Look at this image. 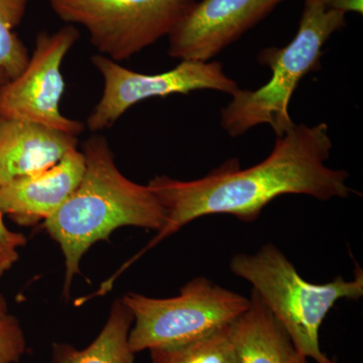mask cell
Wrapping results in <instances>:
<instances>
[{
	"mask_svg": "<svg viewBox=\"0 0 363 363\" xmlns=\"http://www.w3.org/2000/svg\"><path fill=\"white\" fill-rule=\"evenodd\" d=\"M332 147L326 123L295 124L277 138L266 160L250 168L241 169L238 161H228L198 180L155 177L147 186L164 208L167 221L138 255L206 215H233L252 222L279 196L308 195L322 201L347 197L348 174L325 164Z\"/></svg>",
	"mask_w": 363,
	"mask_h": 363,
	"instance_id": "6da1fadb",
	"label": "cell"
},
{
	"mask_svg": "<svg viewBox=\"0 0 363 363\" xmlns=\"http://www.w3.org/2000/svg\"><path fill=\"white\" fill-rule=\"evenodd\" d=\"M82 154L85 171L78 187L44 222L65 257L67 297L83 255L97 241L108 240L119 227L160 231L167 221L166 212L152 189L128 180L119 172L104 138H90Z\"/></svg>",
	"mask_w": 363,
	"mask_h": 363,
	"instance_id": "7a4b0ae2",
	"label": "cell"
},
{
	"mask_svg": "<svg viewBox=\"0 0 363 363\" xmlns=\"http://www.w3.org/2000/svg\"><path fill=\"white\" fill-rule=\"evenodd\" d=\"M230 269L252 284L301 354L316 363L332 362L321 350L320 328L339 300L362 298L363 272L359 267L352 281L338 276L330 283L318 285L305 281L278 247L266 245L255 255H236Z\"/></svg>",
	"mask_w": 363,
	"mask_h": 363,
	"instance_id": "3957f363",
	"label": "cell"
},
{
	"mask_svg": "<svg viewBox=\"0 0 363 363\" xmlns=\"http://www.w3.org/2000/svg\"><path fill=\"white\" fill-rule=\"evenodd\" d=\"M345 26V14L327 9L320 0H305L297 35L286 47L260 52L262 65L272 77L257 90L238 89L221 111L222 128L233 138L259 124H269L277 138L295 125L289 104L296 88L309 72L319 68L323 45L332 33Z\"/></svg>",
	"mask_w": 363,
	"mask_h": 363,
	"instance_id": "277c9868",
	"label": "cell"
},
{
	"mask_svg": "<svg viewBox=\"0 0 363 363\" xmlns=\"http://www.w3.org/2000/svg\"><path fill=\"white\" fill-rule=\"evenodd\" d=\"M133 315L128 344L133 353L194 342L230 326L247 312L250 298L204 277L192 279L174 298L128 293L121 298Z\"/></svg>",
	"mask_w": 363,
	"mask_h": 363,
	"instance_id": "5b68a950",
	"label": "cell"
},
{
	"mask_svg": "<svg viewBox=\"0 0 363 363\" xmlns=\"http://www.w3.org/2000/svg\"><path fill=\"white\" fill-rule=\"evenodd\" d=\"M68 25H79L102 56L118 62L169 35L196 0H48Z\"/></svg>",
	"mask_w": 363,
	"mask_h": 363,
	"instance_id": "8992f818",
	"label": "cell"
},
{
	"mask_svg": "<svg viewBox=\"0 0 363 363\" xmlns=\"http://www.w3.org/2000/svg\"><path fill=\"white\" fill-rule=\"evenodd\" d=\"M91 61L104 78V93L87 121L93 133L112 128L130 107L150 98L205 89L233 95L240 89L217 62L181 61L172 70L150 75L130 70L102 55H95Z\"/></svg>",
	"mask_w": 363,
	"mask_h": 363,
	"instance_id": "52a82bcc",
	"label": "cell"
},
{
	"mask_svg": "<svg viewBox=\"0 0 363 363\" xmlns=\"http://www.w3.org/2000/svg\"><path fill=\"white\" fill-rule=\"evenodd\" d=\"M80 33L67 25L57 32L40 33L35 50L18 77L0 88V116L30 121L78 136L84 125L60 109L65 90L62 65Z\"/></svg>",
	"mask_w": 363,
	"mask_h": 363,
	"instance_id": "ba28073f",
	"label": "cell"
},
{
	"mask_svg": "<svg viewBox=\"0 0 363 363\" xmlns=\"http://www.w3.org/2000/svg\"><path fill=\"white\" fill-rule=\"evenodd\" d=\"M281 0H202L169 35V55L208 62L259 23Z\"/></svg>",
	"mask_w": 363,
	"mask_h": 363,
	"instance_id": "9c48e42d",
	"label": "cell"
},
{
	"mask_svg": "<svg viewBox=\"0 0 363 363\" xmlns=\"http://www.w3.org/2000/svg\"><path fill=\"white\" fill-rule=\"evenodd\" d=\"M84 171L82 152L72 150L51 168L0 186V210L21 226L45 222L73 194Z\"/></svg>",
	"mask_w": 363,
	"mask_h": 363,
	"instance_id": "30bf717a",
	"label": "cell"
},
{
	"mask_svg": "<svg viewBox=\"0 0 363 363\" xmlns=\"http://www.w3.org/2000/svg\"><path fill=\"white\" fill-rule=\"evenodd\" d=\"M77 145V136L0 116V186L51 168Z\"/></svg>",
	"mask_w": 363,
	"mask_h": 363,
	"instance_id": "8fae6325",
	"label": "cell"
},
{
	"mask_svg": "<svg viewBox=\"0 0 363 363\" xmlns=\"http://www.w3.org/2000/svg\"><path fill=\"white\" fill-rule=\"evenodd\" d=\"M250 306L229 327L238 363H309L252 290Z\"/></svg>",
	"mask_w": 363,
	"mask_h": 363,
	"instance_id": "7c38bea8",
	"label": "cell"
},
{
	"mask_svg": "<svg viewBox=\"0 0 363 363\" xmlns=\"http://www.w3.org/2000/svg\"><path fill=\"white\" fill-rule=\"evenodd\" d=\"M133 315L123 300L112 306L106 324L88 347L76 350L69 344L56 343L52 363H135L128 344Z\"/></svg>",
	"mask_w": 363,
	"mask_h": 363,
	"instance_id": "4fadbf2b",
	"label": "cell"
},
{
	"mask_svg": "<svg viewBox=\"0 0 363 363\" xmlns=\"http://www.w3.org/2000/svg\"><path fill=\"white\" fill-rule=\"evenodd\" d=\"M229 327L194 342L150 350L152 363H238Z\"/></svg>",
	"mask_w": 363,
	"mask_h": 363,
	"instance_id": "5bb4252c",
	"label": "cell"
},
{
	"mask_svg": "<svg viewBox=\"0 0 363 363\" xmlns=\"http://www.w3.org/2000/svg\"><path fill=\"white\" fill-rule=\"evenodd\" d=\"M28 0H0V73L9 81L26 68L30 55L14 33L26 11Z\"/></svg>",
	"mask_w": 363,
	"mask_h": 363,
	"instance_id": "9a60e30c",
	"label": "cell"
},
{
	"mask_svg": "<svg viewBox=\"0 0 363 363\" xmlns=\"http://www.w3.org/2000/svg\"><path fill=\"white\" fill-rule=\"evenodd\" d=\"M26 348L25 334L18 320L9 313L0 315V363L18 362Z\"/></svg>",
	"mask_w": 363,
	"mask_h": 363,
	"instance_id": "2e32d148",
	"label": "cell"
},
{
	"mask_svg": "<svg viewBox=\"0 0 363 363\" xmlns=\"http://www.w3.org/2000/svg\"><path fill=\"white\" fill-rule=\"evenodd\" d=\"M0 210V277L18 259V248L23 247L26 243V238L21 233H13L9 230L4 224Z\"/></svg>",
	"mask_w": 363,
	"mask_h": 363,
	"instance_id": "e0dca14e",
	"label": "cell"
},
{
	"mask_svg": "<svg viewBox=\"0 0 363 363\" xmlns=\"http://www.w3.org/2000/svg\"><path fill=\"white\" fill-rule=\"evenodd\" d=\"M327 9L339 11L346 14L347 13H357L362 14V0H320Z\"/></svg>",
	"mask_w": 363,
	"mask_h": 363,
	"instance_id": "ac0fdd59",
	"label": "cell"
},
{
	"mask_svg": "<svg viewBox=\"0 0 363 363\" xmlns=\"http://www.w3.org/2000/svg\"><path fill=\"white\" fill-rule=\"evenodd\" d=\"M9 313L6 298L0 294V315H6Z\"/></svg>",
	"mask_w": 363,
	"mask_h": 363,
	"instance_id": "d6986e66",
	"label": "cell"
},
{
	"mask_svg": "<svg viewBox=\"0 0 363 363\" xmlns=\"http://www.w3.org/2000/svg\"><path fill=\"white\" fill-rule=\"evenodd\" d=\"M330 363H337V362H334V360H332V362Z\"/></svg>",
	"mask_w": 363,
	"mask_h": 363,
	"instance_id": "ffe728a7",
	"label": "cell"
}]
</instances>
